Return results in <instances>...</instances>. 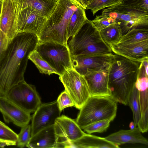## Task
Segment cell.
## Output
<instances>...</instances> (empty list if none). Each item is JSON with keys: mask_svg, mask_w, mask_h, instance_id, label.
<instances>
[{"mask_svg": "<svg viewBox=\"0 0 148 148\" xmlns=\"http://www.w3.org/2000/svg\"><path fill=\"white\" fill-rule=\"evenodd\" d=\"M128 105L131 108L133 114L134 122L137 127L141 117V112L138 97V90L134 86L129 97Z\"/></svg>", "mask_w": 148, "mask_h": 148, "instance_id": "4316f807", "label": "cell"}, {"mask_svg": "<svg viewBox=\"0 0 148 148\" xmlns=\"http://www.w3.org/2000/svg\"><path fill=\"white\" fill-rule=\"evenodd\" d=\"M138 92L141 117L137 127L142 133L148 130V74L143 70L140 71L135 84Z\"/></svg>", "mask_w": 148, "mask_h": 148, "instance_id": "2e32d148", "label": "cell"}, {"mask_svg": "<svg viewBox=\"0 0 148 148\" xmlns=\"http://www.w3.org/2000/svg\"><path fill=\"white\" fill-rule=\"evenodd\" d=\"M53 0L56 2H57L58 1V0Z\"/></svg>", "mask_w": 148, "mask_h": 148, "instance_id": "60d3db41", "label": "cell"}, {"mask_svg": "<svg viewBox=\"0 0 148 148\" xmlns=\"http://www.w3.org/2000/svg\"><path fill=\"white\" fill-rule=\"evenodd\" d=\"M117 103L111 96H90L80 109L76 121L83 129L98 121H113L116 114Z\"/></svg>", "mask_w": 148, "mask_h": 148, "instance_id": "5b68a950", "label": "cell"}, {"mask_svg": "<svg viewBox=\"0 0 148 148\" xmlns=\"http://www.w3.org/2000/svg\"><path fill=\"white\" fill-rule=\"evenodd\" d=\"M59 78L65 90L73 101L75 107L80 110L90 96L84 76L73 68L66 71Z\"/></svg>", "mask_w": 148, "mask_h": 148, "instance_id": "ba28073f", "label": "cell"}, {"mask_svg": "<svg viewBox=\"0 0 148 148\" xmlns=\"http://www.w3.org/2000/svg\"><path fill=\"white\" fill-rule=\"evenodd\" d=\"M0 112L5 122H12L21 127L28 124L31 119L30 113L23 110L5 96H0Z\"/></svg>", "mask_w": 148, "mask_h": 148, "instance_id": "5bb4252c", "label": "cell"}, {"mask_svg": "<svg viewBox=\"0 0 148 148\" xmlns=\"http://www.w3.org/2000/svg\"><path fill=\"white\" fill-rule=\"evenodd\" d=\"M56 101L58 108L61 112L66 108L75 107L73 101L65 90L60 94Z\"/></svg>", "mask_w": 148, "mask_h": 148, "instance_id": "836d02e7", "label": "cell"}, {"mask_svg": "<svg viewBox=\"0 0 148 148\" xmlns=\"http://www.w3.org/2000/svg\"><path fill=\"white\" fill-rule=\"evenodd\" d=\"M115 54L84 55L71 56L73 67L84 76L92 72L109 68Z\"/></svg>", "mask_w": 148, "mask_h": 148, "instance_id": "30bf717a", "label": "cell"}, {"mask_svg": "<svg viewBox=\"0 0 148 148\" xmlns=\"http://www.w3.org/2000/svg\"><path fill=\"white\" fill-rule=\"evenodd\" d=\"M38 43V36L29 32L18 33L10 41L0 59V96L25 80L29 56Z\"/></svg>", "mask_w": 148, "mask_h": 148, "instance_id": "6da1fadb", "label": "cell"}, {"mask_svg": "<svg viewBox=\"0 0 148 148\" xmlns=\"http://www.w3.org/2000/svg\"><path fill=\"white\" fill-rule=\"evenodd\" d=\"M16 15L18 34L31 32L38 37L47 19L30 7L21 9L16 8Z\"/></svg>", "mask_w": 148, "mask_h": 148, "instance_id": "8fae6325", "label": "cell"}, {"mask_svg": "<svg viewBox=\"0 0 148 148\" xmlns=\"http://www.w3.org/2000/svg\"><path fill=\"white\" fill-rule=\"evenodd\" d=\"M10 40L0 29V59Z\"/></svg>", "mask_w": 148, "mask_h": 148, "instance_id": "e575fe53", "label": "cell"}, {"mask_svg": "<svg viewBox=\"0 0 148 148\" xmlns=\"http://www.w3.org/2000/svg\"><path fill=\"white\" fill-rule=\"evenodd\" d=\"M31 137V125L28 124L21 127L18 134L16 145L20 148L27 147Z\"/></svg>", "mask_w": 148, "mask_h": 148, "instance_id": "4dcf8cb0", "label": "cell"}, {"mask_svg": "<svg viewBox=\"0 0 148 148\" xmlns=\"http://www.w3.org/2000/svg\"><path fill=\"white\" fill-rule=\"evenodd\" d=\"M3 0H0V18L3 5Z\"/></svg>", "mask_w": 148, "mask_h": 148, "instance_id": "74e56055", "label": "cell"}, {"mask_svg": "<svg viewBox=\"0 0 148 148\" xmlns=\"http://www.w3.org/2000/svg\"><path fill=\"white\" fill-rule=\"evenodd\" d=\"M54 126L59 142L58 148H61L64 144L76 140L86 134L75 120L64 115L57 118Z\"/></svg>", "mask_w": 148, "mask_h": 148, "instance_id": "4fadbf2b", "label": "cell"}, {"mask_svg": "<svg viewBox=\"0 0 148 148\" xmlns=\"http://www.w3.org/2000/svg\"><path fill=\"white\" fill-rule=\"evenodd\" d=\"M16 7L21 9L30 7L47 18L56 7L57 3L53 0H14Z\"/></svg>", "mask_w": 148, "mask_h": 148, "instance_id": "7402d4cb", "label": "cell"}, {"mask_svg": "<svg viewBox=\"0 0 148 148\" xmlns=\"http://www.w3.org/2000/svg\"><path fill=\"white\" fill-rule=\"evenodd\" d=\"M36 50L59 76L73 68L68 45L55 42H45L38 43Z\"/></svg>", "mask_w": 148, "mask_h": 148, "instance_id": "8992f818", "label": "cell"}, {"mask_svg": "<svg viewBox=\"0 0 148 148\" xmlns=\"http://www.w3.org/2000/svg\"><path fill=\"white\" fill-rule=\"evenodd\" d=\"M137 127L132 130H121L105 137L108 140L119 146L126 143H139L148 145L147 139L142 134Z\"/></svg>", "mask_w": 148, "mask_h": 148, "instance_id": "ffe728a7", "label": "cell"}, {"mask_svg": "<svg viewBox=\"0 0 148 148\" xmlns=\"http://www.w3.org/2000/svg\"><path fill=\"white\" fill-rule=\"evenodd\" d=\"M61 112L56 100L41 103L31 118V137L42 129L54 125Z\"/></svg>", "mask_w": 148, "mask_h": 148, "instance_id": "7c38bea8", "label": "cell"}, {"mask_svg": "<svg viewBox=\"0 0 148 148\" xmlns=\"http://www.w3.org/2000/svg\"><path fill=\"white\" fill-rule=\"evenodd\" d=\"M99 32L103 40L110 47L117 44L122 35L121 27L116 23L112 24Z\"/></svg>", "mask_w": 148, "mask_h": 148, "instance_id": "d4e9b609", "label": "cell"}, {"mask_svg": "<svg viewBox=\"0 0 148 148\" xmlns=\"http://www.w3.org/2000/svg\"><path fill=\"white\" fill-rule=\"evenodd\" d=\"M123 0H93L87 6L86 9L90 10L93 15L98 11L122 3Z\"/></svg>", "mask_w": 148, "mask_h": 148, "instance_id": "f1b7e54d", "label": "cell"}, {"mask_svg": "<svg viewBox=\"0 0 148 148\" xmlns=\"http://www.w3.org/2000/svg\"><path fill=\"white\" fill-rule=\"evenodd\" d=\"M141 62L115 54L108 69L111 96L117 103L128 105L130 94L138 79Z\"/></svg>", "mask_w": 148, "mask_h": 148, "instance_id": "7a4b0ae2", "label": "cell"}, {"mask_svg": "<svg viewBox=\"0 0 148 148\" xmlns=\"http://www.w3.org/2000/svg\"><path fill=\"white\" fill-rule=\"evenodd\" d=\"M5 96L30 114L34 112L42 103L35 87L25 80L14 86Z\"/></svg>", "mask_w": 148, "mask_h": 148, "instance_id": "9c48e42d", "label": "cell"}, {"mask_svg": "<svg viewBox=\"0 0 148 148\" xmlns=\"http://www.w3.org/2000/svg\"><path fill=\"white\" fill-rule=\"evenodd\" d=\"M67 45L71 56L113 53L110 47L102 39L99 31L88 19Z\"/></svg>", "mask_w": 148, "mask_h": 148, "instance_id": "277c9868", "label": "cell"}, {"mask_svg": "<svg viewBox=\"0 0 148 148\" xmlns=\"http://www.w3.org/2000/svg\"><path fill=\"white\" fill-rule=\"evenodd\" d=\"M91 21L99 31L112 24L116 23V20L113 18L102 14L97 16Z\"/></svg>", "mask_w": 148, "mask_h": 148, "instance_id": "1f68e13d", "label": "cell"}, {"mask_svg": "<svg viewBox=\"0 0 148 148\" xmlns=\"http://www.w3.org/2000/svg\"><path fill=\"white\" fill-rule=\"evenodd\" d=\"M17 139L18 134L0 121V142L8 146L16 145Z\"/></svg>", "mask_w": 148, "mask_h": 148, "instance_id": "83f0119b", "label": "cell"}, {"mask_svg": "<svg viewBox=\"0 0 148 148\" xmlns=\"http://www.w3.org/2000/svg\"><path fill=\"white\" fill-rule=\"evenodd\" d=\"M119 147L105 138L85 134L76 140L62 144L61 148H118Z\"/></svg>", "mask_w": 148, "mask_h": 148, "instance_id": "44dd1931", "label": "cell"}, {"mask_svg": "<svg viewBox=\"0 0 148 148\" xmlns=\"http://www.w3.org/2000/svg\"><path fill=\"white\" fill-rule=\"evenodd\" d=\"M6 146H8V145L5 143L0 142V147H3Z\"/></svg>", "mask_w": 148, "mask_h": 148, "instance_id": "f35d334b", "label": "cell"}, {"mask_svg": "<svg viewBox=\"0 0 148 148\" xmlns=\"http://www.w3.org/2000/svg\"><path fill=\"white\" fill-rule=\"evenodd\" d=\"M129 127L130 129L132 130L136 127L133 121L131 122L129 124Z\"/></svg>", "mask_w": 148, "mask_h": 148, "instance_id": "8d00e7d4", "label": "cell"}, {"mask_svg": "<svg viewBox=\"0 0 148 148\" xmlns=\"http://www.w3.org/2000/svg\"><path fill=\"white\" fill-rule=\"evenodd\" d=\"M78 6L72 0H58L38 36V43L53 42L68 45V25L72 15Z\"/></svg>", "mask_w": 148, "mask_h": 148, "instance_id": "3957f363", "label": "cell"}, {"mask_svg": "<svg viewBox=\"0 0 148 148\" xmlns=\"http://www.w3.org/2000/svg\"><path fill=\"white\" fill-rule=\"evenodd\" d=\"M93 0H88V4L92 1Z\"/></svg>", "mask_w": 148, "mask_h": 148, "instance_id": "ab89813d", "label": "cell"}, {"mask_svg": "<svg viewBox=\"0 0 148 148\" xmlns=\"http://www.w3.org/2000/svg\"><path fill=\"white\" fill-rule=\"evenodd\" d=\"M121 4L126 7L148 13V0H123Z\"/></svg>", "mask_w": 148, "mask_h": 148, "instance_id": "d6a6232c", "label": "cell"}, {"mask_svg": "<svg viewBox=\"0 0 148 148\" xmlns=\"http://www.w3.org/2000/svg\"><path fill=\"white\" fill-rule=\"evenodd\" d=\"M84 10L86 9L88 4V0H72Z\"/></svg>", "mask_w": 148, "mask_h": 148, "instance_id": "d590c367", "label": "cell"}, {"mask_svg": "<svg viewBox=\"0 0 148 148\" xmlns=\"http://www.w3.org/2000/svg\"><path fill=\"white\" fill-rule=\"evenodd\" d=\"M16 8L14 0H3L0 18V29L10 40L17 34Z\"/></svg>", "mask_w": 148, "mask_h": 148, "instance_id": "e0dca14e", "label": "cell"}, {"mask_svg": "<svg viewBox=\"0 0 148 148\" xmlns=\"http://www.w3.org/2000/svg\"><path fill=\"white\" fill-rule=\"evenodd\" d=\"M108 69L92 72L84 76L90 96H111L108 87Z\"/></svg>", "mask_w": 148, "mask_h": 148, "instance_id": "ac0fdd59", "label": "cell"}, {"mask_svg": "<svg viewBox=\"0 0 148 148\" xmlns=\"http://www.w3.org/2000/svg\"><path fill=\"white\" fill-rule=\"evenodd\" d=\"M110 47L114 54L131 60L141 62L148 58V40L128 44H113Z\"/></svg>", "mask_w": 148, "mask_h": 148, "instance_id": "9a60e30c", "label": "cell"}, {"mask_svg": "<svg viewBox=\"0 0 148 148\" xmlns=\"http://www.w3.org/2000/svg\"><path fill=\"white\" fill-rule=\"evenodd\" d=\"M111 121L109 120L98 121L90 124L83 129L84 131L88 134L94 133H102L106 131Z\"/></svg>", "mask_w": 148, "mask_h": 148, "instance_id": "f546056e", "label": "cell"}, {"mask_svg": "<svg viewBox=\"0 0 148 148\" xmlns=\"http://www.w3.org/2000/svg\"><path fill=\"white\" fill-rule=\"evenodd\" d=\"M58 144L54 125L42 129L32 136L27 147L56 148Z\"/></svg>", "mask_w": 148, "mask_h": 148, "instance_id": "d6986e66", "label": "cell"}, {"mask_svg": "<svg viewBox=\"0 0 148 148\" xmlns=\"http://www.w3.org/2000/svg\"><path fill=\"white\" fill-rule=\"evenodd\" d=\"M85 10L78 6L69 20L67 28V38L73 37L87 19Z\"/></svg>", "mask_w": 148, "mask_h": 148, "instance_id": "603a6c76", "label": "cell"}, {"mask_svg": "<svg viewBox=\"0 0 148 148\" xmlns=\"http://www.w3.org/2000/svg\"><path fill=\"white\" fill-rule=\"evenodd\" d=\"M102 14L116 20L122 35L133 28L148 27V13L126 7L121 3L104 10Z\"/></svg>", "mask_w": 148, "mask_h": 148, "instance_id": "52a82bcc", "label": "cell"}, {"mask_svg": "<svg viewBox=\"0 0 148 148\" xmlns=\"http://www.w3.org/2000/svg\"><path fill=\"white\" fill-rule=\"evenodd\" d=\"M148 27L133 28L122 35L116 44L132 43L148 40Z\"/></svg>", "mask_w": 148, "mask_h": 148, "instance_id": "cb8c5ba5", "label": "cell"}, {"mask_svg": "<svg viewBox=\"0 0 148 148\" xmlns=\"http://www.w3.org/2000/svg\"><path fill=\"white\" fill-rule=\"evenodd\" d=\"M28 58L35 64L40 73L49 75L53 74L58 75L56 71L42 58L36 49L30 54Z\"/></svg>", "mask_w": 148, "mask_h": 148, "instance_id": "484cf974", "label": "cell"}]
</instances>
